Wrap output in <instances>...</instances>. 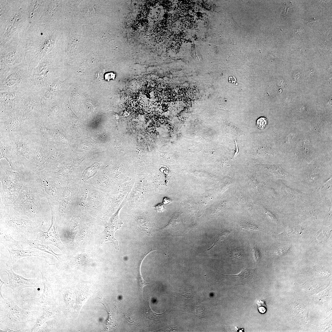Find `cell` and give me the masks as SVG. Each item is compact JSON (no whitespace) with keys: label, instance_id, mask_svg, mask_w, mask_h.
Instances as JSON below:
<instances>
[{"label":"cell","instance_id":"obj_26","mask_svg":"<svg viewBox=\"0 0 332 332\" xmlns=\"http://www.w3.org/2000/svg\"><path fill=\"white\" fill-rule=\"evenodd\" d=\"M230 233V232L228 231H221L218 235L213 245L208 250L211 249L218 243H220L226 239Z\"/></svg>","mask_w":332,"mask_h":332},{"label":"cell","instance_id":"obj_27","mask_svg":"<svg viewBox=\"0 0 332 332\" xmlns=\"http://www.w3.org/2000/svg\"><path fill=\"white\" fill-rule=\"evenodd\" d=\"M242 252L241 249L238 248L232 249L229 252L228 257L229 258L239 259L243 256Z\"/></svg>","mask_w":332,"mask_h":332},{"label":"cell","instance_id":"obj_2","mask_svg":"<svg viewBox=\"0 0 332 332\" xmlns=\"http://www.w3.org/2000/svg\"><path fill=\"white\" fill-rule=\"evenodd\" d=\"M23 182L18 197L10 205L12 212L19 217L25 215L30 219L43 221L44 211L40 201L42 198L34 188Z\"/></svg>","mask_w":332,"mask_h":332},{"label":"cell","instance_id":"obj_3","mask_svg":"<svg viewBox=\"0 0 332 332\" xmlns=\"http://www.w3.org/2000/svg\"><path fill=\"white\" fill-rule=\"evenodd\" d=\"M0 228L23 234L27 239H37L44 221L20 218L12 212L10 205H5L0 201Z\"/></svg>","mask_w":332,"mask_h":332},{"label":"cell","instance_id":"obj_9","mask_svg":"<svg viewBox=\"0 0 332 332\" xmlns=\"http://www.w3.org/2000/svg\"><path fill=\"white\" fill-rule=\"evenodd\" d=\"M42 107L41 97L30 87L22 96L19 109L25 121L35 117Z\"/></svg>","mask_w":332,"mask_h":332},{"label":"cell","instance_id":"obj_22","mask_svg":"<svg viewBox=\"0 0 332 332\" xmlns=\"http://www.w3.org/2000/svg\"><path fill=\"white\" fill-rule=\"evenodd\" d=\"M156 249H151L148 251H147V252L144 253L143 255L140 258L138 261V266L137 267V272L138 275V281L140 289V291L141 292L142 296L143 297V291L144 287L148 285V283H151V282L146 283L143 279L142 276L141 271L140 267L142 263V262L145 257L152 251L156 250Z\"/></svg>","mask_w":332,"mask_h":332},{"label":"cell","instance_id":"obj_32","mask_svg":"<svg viewBox=\"0 0 332 332\" xmlns=\"http://www.w3.org/2000/svg\"><path fill=\"white\" fill-rule=\"evenodd\" d=\"M155 207V210L158 212H162L164 211L165 209V207L163 203L158 204L156 205Z\"/></svg>","mask_w":332,"mask_h":332},{"label":"cell","instance_id":"obj_17","mask_svg":"<svg viewBox=\"0 0 332 332\" xmlns=\"http://www.w3.org/2000/svg\"><path fill=\"white\" fill-rule=\"evenodd\" d=\"M10 253V257L6 263L7 267H11L18 260L23 257L27 256H35L47 259L50 258L45 256L44 253L40 250H32L31 249L22 250L18 249L15 247L10 245L5 246Z\"/></svg>","mask_w":332,"mask_h":332},{"label":"cell","instance_id":"obj_24","mask_svg":"<svg viewBox=\"0 0 332 332\" xmlns=\"http://www.w3.org/2000/svg\"><path fill=\"white\" fill-rule=\"evenodd\" d=\"M100 165L97 162H96L87 168L84 171L81 177L82 181L85 182L93 177L97 173Z\"/></svg>","mask_w":332,"mask_h":332},{"label":"cell","instance_id":"obj_12","mask_svg":"<svg viewBox=\"0 0 332 332\" xmlns=\"http://www.w3.org/2000/svg\"><path fill=\"white\" fill-rule=\"evenodd\" d=\"M42 276V282L44 285L43 293L38 298H31L26 301H29V303L43 307L51 308L53 294L51 281L49 279L48 272L45 269L39 270Z\"/></svg>","mask_w":332,"mask_h":332},{"label":"cell","instance_id":"obj_20","mask_svg":"<svg viewBox=\"0 0 332 332\" xmlns=\"http://www.w3.org/2000/svg\"><path fill=\"white\" fill-rule=\"evenodd\" d=\"M253 269H245L236 275H224L229 278L230 285L234 286L239 285L247 286L249 284L250 278Z\"/></svg>","mask_w":332,"mask_h":332},{"label":"cell","instance_id":"obj_28","mask_svg":"<svg viewBox=\"0 0 332 332\" xmlns=\"http://www.w3.org/2000/svg\"><path fill=\"white\" fill-rule=\"evenodd\" d=\"M267 119L264 117H261L258 118L256 122V126L259 129L263 130L267 126Z\"/></svg>","mask_w":332,"mask_h":332},{"label":"cell","instance_id":"obj_1","mask_svg":"<svg viewBox=\"0 0 332 332\" xmlns=\"http://www.w3.org/2000/svg\"><path fill=\"white\" fill-rule=\"evenodd\" d=\"M67 180L57 176L45 170L26 175L23 181L34 188L48 201L58 202L67 184Z\"/></svg>","mask_w":332,"mask_h":332},{"label":"cell","instance_id":"obj_14","mask_svg":"<svg viewBox=\"0 0 332 332\" xmlns=\"http://www.w3.org/2000/svg\"><path fill=\"white\" fill-rule=\"evenodd\" d=\"M9 281L8 287L16 294H19L23 288L27 287L34 288L39 287V279H28L15 273L12 269H5Z\"/></svg>","mask_w":332,"mask_h":332},{"label":"cell","instance_id":"obj_7","mask_svg":"<svg viewBox=\"0 0 332 332\" xmlns=\"http://www.w3.org/2000/svg\"><path fill=\"white\" fill-rule=\"evenodd\" d=\"M8 139L26 174H29L28 169L34 155L36 142L23 133Z\"/></svg>","mask_w":332,"mask_h":332},{"label":"cell","instance_id":"obj_8","mask_svg":"<svg viewBox=\"0 0 332 332\" xmlns=\"http://www.w3.org/2000/svg\"><path fill=\"white\" fill-rule=\"evenodd\" d=\"M38 313V311H27L20 308L14 302L10 305L8 312L1 319L0 322L6 328L14 329L20 324L25 325L30 318Z\"/></svg>","mask_w":332,"mask_h":332},{"label":"cell","instance_id":"obj_18","mask_svg":"<svg viewBox=\"0 0 332 332\" xmlns=\"http://www.w3.org/2000/svg\"><path fill=\"white\" fill-rule=\"evenodd\" d=\"M35 148L32 159L29 167V173L44 170L47 155L43 145L36 142Z\"/></svg>","mask_w":332,"mask_h":332},{"label":"cell","instance_id":"obj_5","mask_svg":"<svg viewBox=\"0 0 332 332\" xmlns=\"http://www.w3.org/2000/svg\"><path fill=\"white\" fill-rule=\"evenodd\" d=\"M32 70L22 62L10 69L0 79V91H16L29 89L31 85Z\"/></svg>","mask_w":332,"mask_h":332},{"label":"cell","instance_id":"obj_13","mask_svg":"<svg viewBox=\"0 0 332 332\" xmlns=\"http://www.w3.org/2000/svg\"><path fill=\"white\" fill-rule=\"evenodd\" d=\"M0 159L5 158L9 162L11 170L25 174L24 168L19 161L10 139L0 137Z\"/></svg>","mask_w":332,"mask_h":332},{"label":"cell","instance_id":"obj_10","mask_svg":"<svg viewBox=\"0 0 332 332\" xmlns=\"http://www.w3.org/2000/svg\"><path fill=\"white\" fill-rule=\"evenodd\" d=\"M28 89L16 91H0V121L7 119L11 113L19 110L20 100Z\"/></svg>","mask_w":332,"mask_h":332},{"label":"cell","instance_id":"obj_33","mask_svg":"<svg viewBox=\"0 0 332 332\" xmlns=\"http://www.w3.org/2000/svg\"><path fill=\"white\" fill-rule=\"evenodd\" d=\"M5 283L2 280L1 278H0V297H1V298L2 299H3L4 300L6 301V299L3 297V295H2V285L4 284Z\"/></svg>","mask_w":332,"mask_h":332},{"label":"cell","instance_id":"obj_16","mask_svg":"<svg viewBox=\"0 0 332 332\" xmlns=\"http://www.w3.org/2000/svg\"><path fill=\"white\" fill-rule=\"evenodd\" d=\"M122 207L120 205L117 211L110 219L105 229L102 233L101 239L102 243L108 241L111 242L117 250H119V247L117 241L114 238V235L115 231L119 229L123 224L119 216V211Z\"/></svg>","mask_w":332,"mask_h":332},{"label":"cell","instance_id":"obj_6","mask_svg":"<svg viewBox=\"0 0 332 332\" xmlns=\"http://www.w3.org/2000/svg\"><path fill=\"white\" fill-rule=\"evenodd\" d=\"M23 175L4 168L0 164V180L2 186L0 201L5 205L12 204L18 197L23 185Z\"/></svg>","mask_w":332,"mask_h":332},{"label":"cell","instance_id":"obj_31","mask_svg":"<svg viewBox=\"0 0 332 332\" xmlns=\"http://www.w3.org/2000/svg\"><path fill=\"white\" fill-rule=\"evenodd\" d=\"M244 229L249 231H257V227L256 225L250 223L246 224L243 226Z\"/></svg>","mask_w":332,"mask_h":332},{"label":"cell","instance_id":"obj_25","mask_svg":"<svg viewBox=\"0 0 332 332\" xmlns=\"http://www.w3.org/2000/svg\"><path fill=\"white\" fill-rule=\"evenodd\" d=\"M90 255L88 254H81L73 257L69 263L71 267L82 264L88 261Z\"/></svg>","mask_w":332,"mask_h":332},{"label":"cell","instance_id":"obj_21","mask_svg":"<svg viewBox=\"0 0 332 332\" xmlns=\"http://www.w3.org/2000/svg\"><path fill=\"white\" fill-rule=\"evenodd\" d=\"M43 313L40 316L36 318V322L32 327L30 332H37L41 326L47 321L53 317L56 311H51V308L43 307Z\"/></svg>","mask_w":332,"mask_h":332},{"label":"cell","instance_id":"obj_29","mask_svg":"<svg viewBox=\"0 0 332 332\" xmlns=\"http://www.w3.org/2000/svg\"><path fill=\"white\" fill-rule=\"evenodd\" d=\"M256 303L259 312L262 314L265 313L267 311V308L265 302L261 300H259Z\"/></svg>","mask_w":332,"mask_h":332},{"label":"cell","instance_id":"obj_30","mask_svg":"<svg viewBox=\"0 0 332 332\" xmlns=\"http://www.w3.org/2000/svg\"><path fill=\"white\" fill-rule=\"evenodd\" d=\"M253 254L254 258L257 262L259 261L260 259L259 251L256 247H254L253 249Z\"/></svg>","mask_w":332,"mask_h":332},{"label":"cell","instance_id":"obj_4","mask_svg":"<svg viewBox=\"0 0 332 332\" xmlns=\"http://www.w3.org/2000/svg\"><path fill=\"white\" fill-rule=\"evenodd\" d=\"M53 125L46 124L36 118L25 121L22 133L43 146L62 140V134Z\"/></svg>","mask_w":332,"mask_h":332},{"label":"cell","instance_id":"obj_19","mask_svg":"<svg viewBox=\"0 0 332 332\" xmlns=\"http://www.w3.org/2000/svg\"><path fill=\"white\" fill-rule=\"evenodd\" d=\"M22 248L28 249H37L42 251L48 253L54 256L59 261L61 262L65 260V256L64 254H57L54 253L48 244L45 243L41 241L36 239L33 240H29L25 238L19 241V243Z\"/></svg>","mask_w":332,"mask_h":332},{"label":"cell","instance_id":"obj_15","mask_svg":"<svg viewBox=\"0 0 332 332\" xmlns=\"http://www.w3.org/2000/svg\"><path fill=\"white\" fill-rule=\"evenodd\" d=\"M51 210L52 218L50 227L45 232L41 229L38 235L37 239L45 243L53 245L64 253L65 252V249L59 239L54 213L52 210Z\"/></svg>","mask_w":332,"mask_h":332},{"label":"cell","instance_id":"obj_34","mask_svg":"<svg viewBox=\"0 0 332 332\" xmlns=\"http://www.w3.org/2000/svg\"><path fill=\"white\" fill-rule=\"evenodd\" d=\"M172 200L170 199L167 197H165L163 200V203L164 204H166L172 202Z\"/></svg>","mask_w":332,"mask_h":332},{"label":"cell","instance_id":"obj_23","mask_svg":"<svg viewBox=\"0 0 332 332\" xmlns=\"http://www.w3.org/2000/svg\"><path fill=\"white\" fill-rule=\"evenodd\" d=\"M0 242L5 246L10 245L15 247L19 243V241L14 239L5 230L0 228Z\"/></svg>","mask_w":332,"mask_h":332},{"label":"cell","instance_id":"obj_11","mask_svg":"<svg viewBox=\"0 0 332 332\" xmlns=\"http://www.w3.org/2000/svg\"><path fill=\"white\" fill-rule=\"evenodd\" d=\"M24 121L21 110L11 113L8 119L0 121V137L10 138L21 134Z\"/></svg>","mask_w":332,"mask_h":332}]
</instances>
